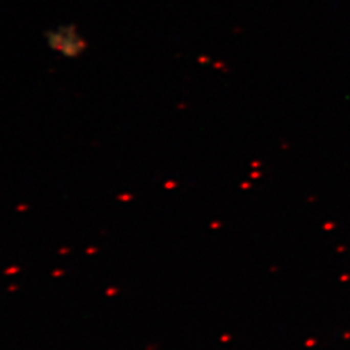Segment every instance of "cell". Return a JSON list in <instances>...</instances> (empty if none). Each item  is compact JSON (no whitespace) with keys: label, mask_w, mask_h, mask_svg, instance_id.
Returning <instances> with one entry per match:
<instances>
[{"label":"cell","mask_w":350,"mask_h":350,"mask_svg":"<svg viewBox=\"0 0 350 350\" xmlns=\"http://www.w3.org/2000/svg\"><path fill=\"white\" fill-rule=\"evenodd\" d=\"M46 43L53 52L67 58H77L83 55L87 48L86 39L78 33L75 25H60L47 31Z\"/></svg>","instance_id":"6da1fadb"}]
</instances>
